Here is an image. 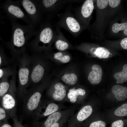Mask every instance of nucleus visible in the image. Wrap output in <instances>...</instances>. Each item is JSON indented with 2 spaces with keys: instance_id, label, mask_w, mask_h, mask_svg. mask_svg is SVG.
Masks as SVG:
<instances>
[{
  "instance_id": "nucleus-1",
  "label": "nucleus",
  "mask_w": 127,
  "mask_h": 127,
  "mask_svg": "<svg viewBox=\"0 0 127 127\" xmlns=\"http://www.w3.org/2000/svg\"><path fill=\"white\" fill-rule=\"evenodd\" d=\"M10 20L12 32L10 40L7 43L8 47L12 60L18 62L26 51L28 41L36 35L38 29L32 23L23 25L17 20Z\"/></svg>"
},
{
  "instance_id": "nucleus-2",
  "label": "nucleus",
  "mask_w": 127,
  "mask_h": 127,
  "mask_svg": "<svg viewBox=\"0 0 127 127\" xmlns=\"http://www.w3.org/2000/svg\"><path fill=\"white\" fill-rule=\"evenodd\" d=\"M55 31L50 20L43 21L35 38L27 44V49L38 52L50 50L54 41Z\"/></svg>"
},
{
  "instance_id": "nucleus-3",
  "label": "nucleus",
  "mask_w": 127,
  "mask_h": 127,
  "mask_svg": "<svg viewBox=\"0 0 127 127\" xmlns=\"http://www.w3.org/2000/svg\"><path fill=\"white\" fill-rule=\"evenodd\" d=\"M18 62V86L17 94L20 97H23L28 85L30 73V55L25 51Z\"/></svg>"
},
{
  "instance_id": "nucleus-4",
  "label": "nucleus",
  "mask_w": 127,
  "mask_h": 127,
  "mask_svg": "<svg viewBox=\"0 0 127 127\" xmlns=\"http://www.w3.org/2000/svg\"><path fill=\"white\" fill-rule=\"evenodd\" d=\"M44 17L50 20L55 18L58 13L68 4L70 0H37Z\"/></svg>"
},
{
  "instance_id": "nucleus-5",
  "label": "nucleus",
  "mask_w": 127,
  "mask_h": 127,
  "mask_svg": "<svg viewBox=\"0 0 127 127\" xmlns=\"http://www.w3.org/2000/svg\"><path fill=\"white\" fill-rule=\"evenodd\" d=\"M59 19L56 23V26L64 28L73 35L79 32L80 25L74 17L71 12V6L68 4L63 13L57 15Z\"/></svg>"
},
{
  "instance_id": "nucleus-6",
  "label": "nucleus",
  "mask_w": 127,
  "mask_h": 127,
  "mask_svg": "<svg viewBox=\"0 0 127 127\" xmlns=\"http://www.w3.org/2000/svg\"><path fill=\"white\" fill-rule=\"evenodd\" d=\"M31 53L30 55V73L28 86L32 83H36L41 81L45 71L44 63L39 58L38 52H31Z\"/></svg>"
},
{
  "instance_id": "nucleus-7",
  "label": "nucleus",
  "mask_w": 127,
  "mask_h": 127,
  "mask_svg": "<svg viewBox=\"0 0 127 127\" xmlns=\"http://www.w3.org/2000/svg\"><path fill=\"white\" fill-rule=\"evenodd\" d=\"M15 75H13L10 81L11 85L7 93L2 99V104L4 109L10 116L16 118L17 101L16 95L17 94L15 84Z\"/></svg>"
},
{
  "instance_id": "nucleus-8",
  "label": "nucleus",
  "mask_w": 127,
  "mask_h": 127,
  "mask_svg": "<svg viewBox=\"0 0 127 127\" xmlns=\"http://www.w3.org/2000/svg\"><path fill=\"white\" fill-rule=\"evenodd\" d=\"M19 1L31 23L37 27L40 25L43 21L44 16L37 0H21Z\"/></svg>"
},
{
  "instance_id": "nucleus-9",
  "label": "nucleus",
  "mask_w": 127,
  "mask_h": 127,
  "mask_svg": "<svg viewBox=\"0 0 127 127\" xmlns=\"http://www.w3.org/2000/svg\"><path fill=\"white\" fill-rule=\"evenodd\" d=\"M20 5L19 0L7 1L5 9L10 20H17V19H20L27 24L32 23L29 18L22 10Z\"/></svg>"
},
{
  "instance_id": "nucleus-10",
  "label": "nucleus",
  "mask_w": 127,
  "mask_h": 127,
  "mask_svg": "<svg viewBox=\"0 0 127 127\" xmlns=\"http://www.w3.org/2000/svg\"><path fill=\"white\" fill-rule=\"evenodd\" d=\"M41 97V93L39 91L33 92L30 89L26 90L23 97L24 110L27 113L30 115L31 112L37 107Z\"/></svg>"
},
{
  "instance_id": "nucleus-11",
  "label": "nucleus",
  "mask_w": 127,
  "mask_h": 127,
  "mask_svg": "<svg viewBox=\"0 0 127 127\" xmlns=\"http://www.w3.org/2000/svg\"><path fill=\"white\" fill-rule=\"evenodd\" d=\"M53 42L56 48L60 51H64L70 48V44L63 35L60 28L55 26Z\"/></svg>"
},
{
  "instance_id": "nucleus-12",
  "label": "nucleus",
  "mask_w": 127,
  "mask_h": 127,
  "mask_svg": "<svg viewBox=\"0 0 127 127\" xmlns=\"http://www.w3.org/2000/svg\"><path fill=\"white\" fill-rule=\"evenodd\" d=\"M92 71L90 72L88 79L92 84L99 83L102 79L103 72L101 66L98 65H93L92 67Z\"/></svg>"
},
{
  "instance_id": "nucleus-13",
  "label": "nucleus",
  "mask_w": 127,
  "mask_h": 127,
  "mask_svg": "<svg viewBox=\"0 0 127 127\" xmlns=\"http://www.w3.org/2000/svg\"><path fill=\"white\" fill-rule=\"evenodd\" d=\"M116 99L119 101L123 100L127 97V88L119 85H115L111 89Z\"/></svg>"
},
{
  "instance_id": "nucleus-14",
  "label": "nucleus",
  "mask_w": 127,
  "mask_h": 127,
  "mask_svg": "<svg viewBox=\"0 0 127 127\" xmlns=\"http://www.w3.org/2000/svg\"><path fill=\"white\" fill-rule=\"evenodd\" d=\"M55 91L53 95V98L55 100L59 101L63 100L65 96L66 91L65 87L62 83H59L54 86Z\"/></svg>"
},
{
  "instance_id": "nucleus-15",
  "label": "nucleus",
  "mask_w": 127,
  "mask_h": 127,
  "mask_svg": "<svg viewBox=\"0 0 127 127\" xmlns=\"http://www.w3.org/2000/svg\"><path fill=\"white\" fill-rule=\"evenodd\" d=\"M93 2L92 0H86L82 5L80 13L82 17L87 18L91 15L94 9Z\"/></svg>"
},
{
  "instance_id": "nucleus-16",
  "label": "nucleus",
  "mask_w": 127,
  "mask_h": 127,
  "mask_svg": "<svg viewBox=\"0 0 127 127\" xmlns=\"http://www.w3.org/2000/svg\"><path fill=\"white\" fill-rule=\"evenodd\" d=\"M92 109L90 105L83 107L78 113L77 116V120L79 121H83L88 118L91 114Z\"/></svg>"
},
{
  "instance_id": "nucleus-17",
  "label": "nucleus",
  "mask_w": 127,
  "mask_h": 127,
  "mask_svg": "<svg viewBox=\"0 0 127 127\" xmlns=\"http://www.w3.org/2000/svg\"><path fill=\"white\" fill-rule=\"evenodd\" d=\"M86 93L85 91L81 88L77 89L74 88L70 89L67 94L68 97L70 99L71 102L75 103L76 101L78 95H84Z\"/></svg>"
},
{
  "instance_id": "nucleus-18",
  "label": "nucleus",
  "mask_w": 127,
  "mask_h": 127,
  "mask_svg": "<svg viewBox=\"0 0 127 127\" xmlns=\"http://www.w3.org/2000/svg\"><path fill=\"white\" fill-rule=\"evenodd\" d=\"M61 113L59 112H55L51 114L45 121L44 125L45 127H50L56 123L61 117Z\"/></svg>"
},
{
  "instance_id": "nucleus-19",
  "label": "nucleus",
  "mask_w": 127,
  "mask_h": 127,
  "mask_svg": "<svg viewBox=\"0 0 127 127\" xmlns=\"http://www.w3.org/2000/svg\"><path fill=\"white\" fill-rule=\"evenodd\" d=\"M115 78L117 80V84L122 83L124 82L127 81V64L124 65L122 71L120 72L115 73L114 75Z\"/></svg>"
},
{
  "instance_id": "nucleus-20",
  "label": "nucleus",
  "mask_w": 127,
  "mask_h": 127,
  "mask_svg": "<svg viewBox=\"0 0 127 127\" xmlns=\"http://www.w3.org/2000/svg\"><path fill=\"white\" fill-rule=\"evenodd\" d=\"M62 80L65 83L73 85L77 82V77L76 75L73 73H67L64 74L62 77Z\"/></svg>"
},
{
  "instance_id": "nucleus-21",
  "label": "nucleus",
  "mask_w": 127,
  "mask_h": 127,
  "mask_svg": "<svg viewBox=\"0 0 127 127\" xmlns=\"http://www.w3.org/2000/svg\"><path fill=\"white\" fill-rule=\"evenodd\" d=\"M96 56L100 59L107 58L109 56L110 52L106 48L99 47L96 49L94 52Z\"/></svg>"
},
{
  "instance_id": "nucleus-22",
  "label": "nucleus",
  "mask_w": 127,
  "mask_h": 127,
  "mask_svg": "<svg viewBox=\"0 0 127 127\" xmlns=\"http://www.w3.org/2000/svg\"><path fill=\"white\" fill-rule=\"evenodd\" d=\"M55 59L60 61L63 63H66L69 62L70 57L66 53L62 52H59L55 53L54 55Z\"/></svg>"
},
{
  "instance_id": "nucleus-23",
  "label": "nucleus",
  "mask_w": 127,
  "mask_h": 127,
  "mask_svg": "<svg viewBox=\"0 0 127 127\" xmlns=\"http://www.w3.org/2000/svg\"><path fill=\"white\" fill-rule=\"evenodd\" d=\"M115 114L119 116H124L127 115V104H123L117 108L114 112Z\"/></svg>"
},
{
  "instance_id": "nucleus-24",
  "label": "nucleus",
  "mask_w": 127,
  "mask_h": 127,
  "mask_svg": "<svg viewBox=\"0 0 127 127\" xmlns=\"http://www.w3.org/2000/svg\"><path fill=\"white\" fill-rule=\"evenodd\" d=\"M10 82L4 81L0 83V97H2L8 91L10 86Z\"/></svg>"
},
{
  "instance_id": "nucleus-25",
  "label": "nucleus",
  "mask_w": 127,
  "mask_h": 127,
  "mask_svg": "<svg viewBox=\"0 0 127 127\" xmlns=\"http://www.w3.org/2000/svg\"><path fill=\"white\" fill-rule=\"evenodd\" d=\"M58 108L57 105L54 103H50L47 106L44 115V116H47L57 111Z\"/></svg>"
},
{
  "instance_id": "nucleus-26",
  "label": "nucleus",
  "mask_w": 127,
  "mask_h": 127,
  "mask_svg": "<svg viewBox=\"0 0 127 127\" xmlns=\"http://www.w3.org/2000/svg\"><path fill=\"white\" fill-rule=\"evenodd\" d=\"M127 23L122 24L116 23L113 25L112 27V30L114 33H117L120 31L124 30L127 28Z\"/></svg>"
},
{
  "instance_id": "nucleus-27",
  "label": "nucleus",
  "mask_w": 127,
  "mask_h": 127,
  "mask_svg": "<svg viewBox=\"0 0 127 127\" xmlns=\"http://www.w3.org/2000/svg\"><path fill=\"white\" fill-rule=\"evenodd\" d=\"M108 2L107 0H98L97 1V5L99 8L103 9L107 7Z\"/></svg>"
},
{
  "instance_id": "nucleus-28",
  "label": "nucleus",
  "mask_w": 127,
  "mask_h": 127,
  "mask_svg": "<svg viewBox=\"0 0 127 127\" xmlns=\"http://www.w3.org/2000/svg\"><path fill=\"white\" fill-rule=\"evenodd\" d=\"M105 126L106 124L104 122L99 120L92 123L89 127H105Z\"/></svg>"
},
{
  "instance_id": "nucleus-29",
  "label": "nucleus",
  "mask_w": 127,
  "mask_h": 127,
  "mask_svg": "<svg viewBox=\"0 0 127 127\" xmlns=\"http://www.w3.org/2000/svg\"><path fill=\"white\" fill-rule=\"evenodd\" d=\"M120 0H109L108 3L110 6L111 7L114 8L116 7L120 4Z\"/></svg>"
},
{
  "instance_id": "nucleus-30",
  "label": "nucleus",
  "mask_w": 127,
  "mask_h": 127,
  "mask_svg": "<svg viewBox=\"0 0 127 127\" xmlns=\"http://www.w3.org/2000/svg\"><path fill=\"white\" fill-rule=\"evenodd\" d=\"M123 122L122 120H118L113 122L111 125L112 127H123Z\"/></svg>"
},
{
  "instance_id": "nucleus-31",
  "label": "nucleus",
  "mask_w": 127,
  "mask_h": 127,
  "mask_svg": "<svg viewBox=\"0 0 127 127\" xmlns=\"http://www.w3.org/2000/svg\"><path fill=\"white\" fill-rule=\"evenodd\" d=\"M5 111L3 108L0 107V120L4 119L6 117Z\"/></svg>"
},
{
  "instance_id": "nucleus-32",
  "label": "nucleus",
  "mask_w": 127,
  "mask_h": 127,
  "mask_svg": "<svg viewBox=\"0 0 127 127\" xmlns=\"http://www.w3.org/2000/svg\"><path fill=\"white\" fill-rule=\"evenodd\" d=\"M120 44L123 49H127V38H126L122 40L120 42Z\"/></svg>"
},
{
  "instance_id": "nucleus-33",
  "label": "nucleus",
  "mask_w": 127,
  "mask_h": 127,
  "mask_svg": "<svg viewBox=\"0 0 127 127\" xmlns=\"http://www.w3.org/2000/svg\"><path fill=\"white\" fill-rule=\"evenodd\" d=\"M59 125L58 123H56L52 126L50 127H59Z\"/></svg>"
},
{
  "instance_id": "nucleus-34",
  "label": "nucleus",
  "mask_w": 127,
  "mask_h": 127,
  "mask_svg": "<svg viewBox=\"0 0 127 127\" xmlns=\"http://www.w3.org/2000/svg\"><path fill=\"white\" fill-rule=\"evenodd\" d=\"M1 127H12L9 124H5L3 125Z\"/></svg>"
},
{
  "instance_id": "nucleus-35",
  "label": "nucleus",
  "mask_w": 127,
  "mask_h": 127,
  "mask_svg": "<svg viewBox=\"0 0 127 127\" xmlns=\"http://www.w3.org/2000/svg\"><path fill=\"white\" fill-rule=\"evenodd\" d=\"M3 74V70L0 68V78L2 76Z\"/></svg>"
},
{
  "instance_id": "nucleus-36",
  "label": "nucleus",
  "mask_w": 127,
  "mask_h": 127,
  "mask_svg": "<svg viewBox=\"0 0 127 127\" xmlns=\"http://www.w3.org/2000/svg\"><path fill=\"white\" fill-rule=\"evenodd\" d=\"M123 32L124 34L125 35H127V28H126L124 30Z\"/></svg>"
},
{
  "instance_id": "nucleus-37",
  "label": "nucleus",
  "mask_w": 127,
  "mask_h": 127,
  "mask_svg": "<svg viewBox=\"0 0 127 127\" xmlns=\"http://www.w3.org/2000/svg\"><path fill=\"white\" fill-rule=\"evenodd\" d=\"M2 61V58L1 56H0V66L1 64Z\"/></svg>"
}]
</instances>
